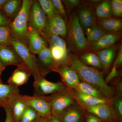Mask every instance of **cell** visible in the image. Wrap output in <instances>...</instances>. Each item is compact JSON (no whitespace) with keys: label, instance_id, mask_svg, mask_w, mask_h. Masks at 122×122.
I'll use <instances>...</instances> for the list:
<instances>
[{"label":"cell","instance_id":"1","mask_svg":"<svg viewBox=\"0 0 122 122\" xmlns=\"http://www.w3.org/2000/svg\"><path fill=\"white\" fill-rule=\"evenodd\" d=\"M68 64L76 71L81 81L91 85L101 91L109 99L116 95L115 89L105 82L104 73L96 68L84 65L74 54H69Z\"/></svg>","mask_w":122,"mask_h":122},{"label":"cell","instance_id":"2","mask_svg":"<svg viewBox=\"0 0 122 122\" xmlns=\"http://www.w3.org/2000/svg\"><path fill=\"white\" fill-rule=\"evenodd\" d=\"M67 44L73 52L80 54L89 48V43L79 21L77 13L71 15L66 24Z\"/></svg>","mask_w":122,"mask_h":122},{"label":"cell","instance_id":"3","mask_svg":"<svg viewBox=\"0 0 122 122\" xmlns=\"http://www.w3.org/2000/svg\"><path fill=\"white\" fill-rule=\"evenodd\" d=\"M33 1V0H23L20 12L9 25L12 34L27 46L29 14Z\"/></svg>","mask_w":122,"mask_h":122},{"label":"cell","instance_id":"4","mask_svg":"<svg viewBox=\"0 0 122 122\" xmlns=\"http://www.w3.org/2000/svg\"><path fill=\"white\" fill-rule=\"evenodd\" d=\"M45 97L50 105L52 115L57 117L66 107L79 105L71 89L66 87L56 93L45 96Z\"/></svg>","mask_w":122,"mask_h":122},{"label":"cell","instance_id":"5","mask_svg":"<svg viewBox=\"0 0 122 122\" xmlns=\"http://www.w3.org/2000/svg\"><path fill=\"white\" fill-rule=\"evenodd\" d=\"M12 46L20 56L23 63L29 70L34 79L41 76L38 67L37 57L31 52L28 46L12 34L11 37Z\"/></svg>","mask_w":122,"mask_h":122},{"label":"cell","instance_id":"6","mask_svg":"<svg viewBox=\"0 0 122 122\" xmlns=\"http://www.w3.org/2000/svg\"><path fill=\"white\" fill-rule=\"evenodd\" d=\"M47 41L51 53L57 66L68 64L69 53L64 39L58 35H54Z\"/></svg>","mask_w":122,"mask_h":122},{"label":"cell","instance_id":"7","mask_svg":"<svg viewBox=\"0 0 122 122\" xmlns=\"http://www.w3.org/2000/svg\"><path fill=\"white\" fill-rule=\"evenodd\" d=\"M41 34L46 40L54 35H58L61 37H66L67 26L65 20L58 14L48 18Z\"/></svg>","mask_w":122,"mask_h":122},{"label":"cell","instance_id":"8","mask_svg":"<svg viewBox=\"0 0 122 122\" xmlns=\"http://www.w3.org/2000/svg\"><path fill=\"white\" fill-rule=\"evenodd\" d=\"M47 19V16L38 0H34L29 14L28 28L41 33L45 26Z\"/></svg>","mask_w":122,"mask_h":122},{"label":"cell","instance_id":"9","mask_svg":"<svg viewBox=\"0 0 122 122\" xmlns=\"http://www.w3.org/2000/svg\"><path fill=\"white\" fill-rule=\"evenodd\" d=\"M34 96H44L46 95L53 94L66 87L61 82H52L40 76L35 79L33 83Z\"/></svg>","mask_w":122,"mask_h":122},{"label":"cell","instance_id":"10","mask_svg":"<svg viewBox=\"0 0 122 122\" xmlns=\"http://www.w3.org/2000/svg\"><path fill=\"white\" fill-rule=\"evenodd\" d=\"M80 106L86 113L93 115L103 122H117L116 114L110 105H100L92 106Z\"/></svg>","mask_w":122,"mask_h":122},{"label":"cell","instance_id":"11","mask_svg":"<svg viewBox=\"0 0 122 122\" xmlns=\"http://www.w3.org/2000/svg\"><path fill=\"white\" fill-rule=\"evenodd\" d=\"M23 97L27 105L33 108L41 117L47 118L52 115L50 105L45 96L25 95Z\"/></svg>","mask_w":122,"mask_h":122},{"label":"cell","instance_id":"12","mask_svg":"<svg viewBox=\"0 0 122 122\" xmlns=\"http://www.w3.org/2000/svg\"><path fill=\"white\" fill-rule=\"evenodd\" d=\"M53 71L60 75L62 83L69 89H75L80 81L76 71L68 64L57 66Z\"/></svg>","mask_w":122,"mask_h":122},{"label":"cell","instance_id":"13","mask_svg":"<svg viewBox=\"0 0 122 122\" xmlns=\"http://www.w3.org/2000/svg\"><path fill=\"white\" fill-rule=\"evenodd\" d=\"M37 55V60L39 74L42 77H45L51 71H53L57 66L53 59L48 46Z\"/></svg>","mask_w":122,"mask_h":122},{"label":"cell","instance_id":"14","mask_svg":"<svg viewBox=\"0 0 122 122\" xmlns=\"http://www.w3.org/2000/svg\"><path fill=\"white\" fill-rule=\"evenodd\" d=\"M27 39L28 48L35 55L48 47V41L41 33L29 28H28Z\"/></svg>","mask_w":122,"mask_h":122},{"label":"cell","instance_id":"15","mask_svg":"<svg viewBox=\"0 0 122 122\" xmlns=\"http://www.w3.org/2000/svg\"><path fill=\"white\" fill-rule=\"evenodd\" d=\"M86 113L79 105L72 106L64 109L58 118L61 122H85Z\"/></svg>","mask_w":122,"mask_h":122},{"label":"cell","instance_id":"16","mask_svg":"<svg viewBox=\"0 0 122 122\" xmlns=\"http://www.w3.org/2000/svg\"><path fill=\"white\" fill-rule=\"evenodd\" d=\"M0 62L5 68L9 65H25L12 46L0 47Z\"/></svg>","mask_w":122,"mask_h":122},{"label":"cell","instance_id":"17","mask_svg":"<svg viewBox=\"0 0 122 122\" xmlns=\"http://www.w3.org/2000/svg\"><path fill=\"white\" fill-rule=\"evenodd\" d=\"M121 36V32L107 33L97 41L89 44V48L91 52H97L114 45Z\"/></svg>","mask_w":122,"mask_h":122},{"label":"cell","instance_id":"18","mask_svg":"<svg viewBox=\"0 0 122 122\" xmlns=\"http://www.w3.org/2000/svg\"><path fill=\"white\" fill-rule=\"evenodd\" d=\"M71 89L74 98L79 106H92L100 105L111 106V99H104L98 98L78 91L73 89Z\"/></svg>","mask_w":122,"mask_h":122},{"label":"cell","instance_id":"19","mask_svg":"<svg viewBox=\"0 0 122 122\" xmlns=\"http://www.w3.org/2000/svg\"><path fill=\"white\" fill-rule=\"evenodd\" d=\"M77 14L79 21L83 29L86 30L96 24V16L91 7L82 5L79 9Z\"/></svg>","mask_w":122,"mask_h":122},{"label":"cell","instance_id":"20","mask_svg":"<svg viewBox=\"0 0 122 122\" xmlns=\"http://www.w3.org/2000/svg\"><path fill=\"white\" fill-rule=\"evenodd\" d=\"M31 75L32 73L25 65L18 66L9 78L8 84L18 87L26 83Z\"/></svg>","mask_w":122,"mask_h":122},{"label":"cell","instance_id":"21","mask_svg":"<svg viewBox=\"0 0 122 122\" xmlns=\"http://www.w3.org/2000/svg\"><path fill=\"white\" fill-rule=\"evenodd\" d=\"M117 48V46L114 45L96 53L104 71H107L111 66L115 58Z\"/></svg>","mask_w":122,"mask_h":122},{"label":"cell","instance_id":"22","mask_svg":"<svg viewBox=\"0 0 122 122\" xmlns=\"http://www.w3.org/2000/svg\"><path fill=\"white\" fill-rule=\"evenodd\" d=\"M11 108L13 122H18L21 116L28 106L23 95L19 94L11 99L8 105Z\"/></svg>","mask_w":122,"mask_h":122},{"label":"cell","instance_id":"23","mask_svg":"<svg viewBox=\"0 0 122 122\" xmlns=\"http://www.w3.org/2000/svg\"><path fill=\"white\" fill-rule=\"evenodd\" d=\"M20 94L18 87L9 84L0 83V107L9 105L11 99Z\"/></svg>","mask_w":122,"mask_h":122},{"label":"cell","instance_id":"24","mask_svg":"<svg viewBox=\"0 0 122 122\" xmlns=\"http://www.w3.org/2000/svg\"><path fill=\"white\" fill-rule=\"evenodd\" d=\"M22 1L7 0L2 5L1 10L11 21H13L21 9Z\"/></svg>","mask_w":122,"mask_h":122},{"label":"cell","instance_id":"25","mask_svg":"<svg viewBox=\"0 0 122 122\" xmlns=\"http://www.w3.org/2000/svg\"><path fill=\"white\" fill-rule=\"evenodd\" d=\"M97 24L102 27L107 33H120L122 32V20L118 18L109 17L98 20Z\"/></svg>","mask_w":122,"mask_h":122},{"label":"cell","instance_id":"26","mask_svg":"<svg viewBox=\"0 0 122 122\" xmlns=\"http://www.w3.org/2000/svg\"><path fill=\"white\" fill-rule=\"evenodd\" d=\"M86 30V38L89 44L97 41L107 33L102 27L97 24Z\"/></svg>","mask_w":122,"mask_h":122},{"label":"cell","instance_id":"27","mask_svg":"<svg viewBox=\"0 0 122 122\" xmlns=\"http://www.w3.org/2000/svg\"><path fill=\"white\" fill-rule=\"evenodd\" d=\"M78 57L80 61L84 65L99 70L102 69L98 57L94 53L91 52H85Z\"/></svg>","mask_w":122,"mask_h":122},{"label":"cell","instance_id":"28","mask_svg":"<svg viewBox=\"0 0 122 122\" xmlns=\"http://www.w3.org/2000/svg\"><path fill=\"white\" fill-rule=\"evenodd\" d=\"M94 12L98 20L111 17L112 12L110 1L107 0L100 2L96 7Z\"/></svg>","mask_w":122,"mask_h":122},{"label":"cell","instance_id":"29","mask_svg":"<svg viewBox=\"0 0 122 122\" xmlns=\"http://www.w3.org/2000/svg\"><path fill=\"white\" fill-rule=\"evenodd\" d=\"M74 90L89 95L97 98L109 99L107 98L104 95L97 89L83 82L80 81L77 87Z\"/></svg>","mask_w":122,"mask_h":122},{"label":"cell","instance_id":"30","mask_svg":"<svg viewBox=\"0 0 122 122\" xmlns=\"http://www.w3.org/2000/svg\"><path fill=\"white\" fill-rule=\"evenodd\" d=\"M41 117L33 108L28 105L18 122H35Z\"/></svg>","mask_w":122,"mask_h":122},{"label":"cell","instance_id":"31","mask_svg":"<svg viewBox=\"0 0 122 122\" xmlns=\"http://www.w3.org/2000/svg\"><path fill=\"white\" fill-rule=\"evenodd\" d=\"M12 33L9 26H0V47L12 46Z\"/></svg>","mask_w":122,"mask_h":122},{"label":"cell","instance_id":"32","mask_svg":"<svg viewBox=\"0 0 122 122\" xmlns=\"http://www.w3.org/2000/svg\"><path fill=\"white\" fill-rule=\"evenodd\" d=\"M111 107L115 112L117 118V122L122 121V96L116 94L111 99Z\"/></svg>","mask_w":122,"mask_h":122},{"label":"cell","instance_id":"33","mask_svg":"<svg viewBox=\"0 0 122 122\" xmlns=\"http://www.w3.org/2000/svg\"><path fill=\"white\" fill-rule=\"evenodd\" d=\"M38 1L48 18L58 14L51 0H38Z\"/></svg>","mask_w":122,"mask_h":122},{"label":"cell","instance_id":"34","mask_svg":"<svg viewBox=\"0 0 122 122\" xmlns=\"http://www.w3.org/2000/svg\"><path fill=\"white\" fill-rule=\"evenodd\" d=\"M111 2L112 14L117 17L122 16V0H112Z\"/></svg>","mask_w":122,"mask_h":122},{"label":"cell","instance_id":"35","mask_svg":"<svg viewBox=\"0 0 122 122\" xmlns=\"http://www.w3.org/2000/svg\"><path fill=\"white\" fill-rule=\"evenodd\" d=\"M58 14L65 20H68L67 13L65 9L62 1L60 0H51Z\"/></svg>","mask_w":122,"mask_h":122},{"label":"cell","instance_id":"36","mask_svg":"<svg viewBox=\"0 0 122 122\" xmlns=\"http://www.w3.org/2000/svg\"><path fill=\"white\" fill-rule=\"evenodd\" d=\"M62 1L65 4L68 13L79 6L81 4V1L79 0H64Z\"/></svg>","mask_w":122,"mask_h":122},{"label":"cell","instance_id":"37","mask_svg":"<svg viewBox=\"0 0 122 122\" xmlns=\"http://www.w3.org/2000/svg\"><path fill=\"white\" fill-rule=\"evenodd\" d=\"M118 75V73L117 71V68L115 65L114 64L111 71L105 79V82L107 84H108V83L111 81L113 79L115 78V77H117Z\"/></svg>","mask_w":122,"mask_h":122},{"label":"cell","instance_id":"38","mask_svg":"<svg viewBox=\"0 0 122 122\" xmlns=\"http://www.w3.org/2000/svg\"><path fill=\"white\" fill-rule=\"evenodd\" d=\"M114 84L115 87L116 94L122 96V81L117 79H115L114 80Z\"/></svg>","mask_w":122,"mask_h":122},{"label":"cell","instance_id":"39","mask_svg":"<svg viewBox=\"0 0 122 122\" xmlns=\"http://www.w3.org/2000/svg\"><path fill=\"white\" fill-rule=\"evenodd\" d=\"M6 113V118L5 122H13L11 108L8 105L4 107Z\"/></svg>","mask_w":122,"mask_h":122},{"label":"cell","instance_id":"40","mask_svg":"<svg viewBox=\"0 0 122 122\" xmlns=\"http://www.w3.org/2000/svg\"><path fill=\"white\" fill-rule=\"evenodd\" d=\"M11 21L0 11V26H9Z\"/></svg>","mask_w":122,"mask_h":122},{"label":"cell","instance_id":"41","mask_svg":"<svg viewBox=\"0 0 122 122\" xmlns=\"http://www.w3.org/2000/svg\"><path fill=\"white\" fill-rule=\"evenodd\" d=\"M85 122H103L92 114L87 113Z\"/></svg>","mask_w":122,"mask_h":122},{"label":"cell","instance_id":"42","mask_svg":"<svg viewBox=\"0 0 122 122\" xmlns=\"http://www.w3.org/2000/svg\"><path fill=\"white\" fill-rule=\"evenodd\" d=\"M122 46L120 49L119 52L117 59L114 64H115L116 68H118L122 65Z\"/></svg>","mask_w":122,"mask_h":122},{"label":"cell","instance_id":"43","mask_svg":"<svg viewBox=\"0 0 122 122\" xmlns=\"http://www.w3.org/2000/svg\"><path fill=\"white\" fill-rule=\"evenodd\" d=\"M46 120L47 122H61L57 117L52 115L46 118Z\"/></svg>","mask_w":122,"mask_h":122},{"label":"cell","instance_id":"44","mask_svg":"<svg viewBox=\"0 0 122 122\" xmlns=\"http://www.w3.org/2000/svg\"><path fill=\"white\" fill-rule=\"evenodd\" d=\"M46 119L45 118L40 117L35 122H47Z\"/></svg>","mask_w":122,"mask_h":122},{"label":"cell","instance_id":"45","mask_svg":"<svg viewBox=\"0 0 122 122\" xmlns=\"http://www.w3.org/2000/svg\"><path fill=\"white\" fill-rule=\"evenodd\" d=\"M7 0H0V10H1L2 5Z\"/></svg>","mask_w":122,"mask_h":122},{"label":"cell","instance_id":"46","mask_svg":"<svg viewBox=\"0 0 122 122\" xmlns=\"http://www.w3.org/2000/svg\"><path fill=\"white\" fill-rule=\"evenodd\" d=\"M5 68L4 67V66H2L1 63L0 62V74H1L2 72H3V71L5 69Z\"/></svg>","mask_w":122,"mask_h":122},{"label":"cell","instance_id":"47","mask_svg":"<svg viewBox=\"0 0 122 122\" xmlns=\"http://www.w3.org/2000/svg\"><path fill=\"white\" fill-rule=\"evenodd\" d=\"M1 75L0 74V83H2L3 82H2V79H1Z\"/></svg>","mask_w":122,"mask_h":122}]
</instances>
